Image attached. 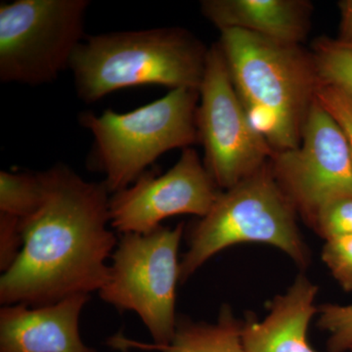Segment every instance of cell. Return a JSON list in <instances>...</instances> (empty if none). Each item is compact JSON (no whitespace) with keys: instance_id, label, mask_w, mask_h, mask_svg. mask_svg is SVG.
<instances>
[{"instance_id":"1","label":"cell","mask_w":352,"mask_h":352,"mask_svg":"<svg viewBox=\"0 0 352 352\" xmlns=\"http://www.w3.org/2000/svg\"><path fill=\"white\" fill-rule=\"evenodd\" d=\"M39 173L43 198L20 220L22 251L0 279L3 305L44 307L100 291L119 243L108 229L105 183L87 182L62 164Z\"/></svg>"},{"instance_id":"2","label":"cell","mask_w":352,"mask_h":352,"mask_svg":"<svg viewBox=\"0 0 352 352\" xmlns=\"http://www.w3.org/2000/svg\"><path fill=\"white\" fill-rule=\"evenodd\" d=\"M219 43L252 126L275 152L298 147L321 85L312 53L236 29Z\"/></svg>"},{"instance_id":"3","label":"cell","mask_w":352,"mask_h":352,"mask_svg":"<svg viewBox=\"0 0 352 352\" xmlns=\"http://www.w3.org/2000/svg\"><path fill=\"white\" fill-rule=\"evenodd\" d=\"M207 48L182 28L88 36L69 64L78 98L87 103L141 85L199 89Z\"/></svg>"},{"instance_id":"4","label":"cell","mask_w":352,"mask_h":352,"mask_svg":"<svg viewBox=\"0 0 352 352\" xmlns=\"http://www.w3.org/2000/svg\"><path fill=\"white\" fill-rule=\"evenodd\" d=\"M298 212L275 179L270 162L231 188L220 191L205 217L190 230L180 263V283L219 252L243 243H261L285 252L300 268L310 252L298 226Z\"/></svg>"},{"instance_id":"5","label":"cell","mask_w":352,"mask_h":352,"mask_svg":"<svg viewBox=\"0 0 352 352\" xmlns=\"http://www.w3.org/2000/svg\"><path fill=\"white\" fill-rule=\"evenodd\" d=\"M199 89L178 88L131 112L80 113V124L94 138L92 161L110 193L126 189L164 153L199 142Z\"/></svg>"},{"instance_id":"6","label":"cell","mask_w":352,"mask_h":352,"mask_svg":"<svg viewBox=\"0 0 352 352\" xmlns=\"http://www.w3.org/2000/svg\"><path fill=\"white\" fill-rule=\"evenodd\" d=\"M184 223L160 226L145 234H122L112 256L102 300L122 311H133L151 333L154 344L175 337L176 287L180 281L178 250Z\"/></svg>"},{"instance_id":"7","label":"cell","mask_w":352,"mask_h":352,"mask_svg":"<svg viewBox=\"0 0 352 352\" xmlns=\"http://www.w3.org/2000/svg\"><path fill=\"white\" fill-rule=\"evenodd\" d=\"M88 0H16L0 6V82L52 83L85 39Z\"/></svg>"},{"instance_id":"8","label":"cell","mask_w":352,"mask_h":352,"mask_svg":"<svg viewBox=\"0 0 352 352\" xmlns=\"http://www.w3.org/2000/svg\"><path fill=\"white\" fill-rule=\"evenodd\" d=\"M197 110L204 164L219 189L231 188L270 163L274 150L252 126L219 43L208 48Z\"/></svg>"},{"instance_id":"9","label":"cell","mask_w":352,"mask_h":352,"mask_svg":"<svg viewBox=\"0 0 352 352\" xmlns=\"http://www.w3.org/2000/svg\"><path fill=\"white\" fill-rule=\"evenodd\" d=\"M270 166L308 226L326 204L352 197V160L346 136L317 99L308 111L300 145L275 152Z\"/></svg>"},{"instance_id":"10","label":"cell","mask_w":352,"mask_h":352,"mask_svg":"<svg viewBox=\"0 0 352 352\" xmlns=\"http://www.w3.org/2000/svg\"><path fill=\"white\" fill-rule=\"evenodd\" d=\"M220 190L193 148L183 150L177 163L162 175L145 171L110 198V224L122 234L151 232L168 217H204Z\"/></svg>"},{"instance_id":"11","label":"cell","mask_w":352,"mask_h":352,"mask_svg":"<svg viewBox=\"0 0 352 352\" xmlns=\"http://www.w3.org/2000/svg\"><path fill=\"white\" fill-rule=\"evenodd\" d=\"M89 296L44 307L4 305L0 310V352H94L80 335V314Z\"/></svg>"},{"instance_id":"12","label":"cell","mask_w":352,"mask_h":352,"mask_svg":"<svg viewBox=\"0 0 352 352\" xmlns=\"http://www.w3.org/2000/svg\"><path fill=\"white\" fill-rule=\"evenodd\" d=\"M201 14L220 32L242 30L288 45H300L310 30L305 0H204Z\"/></svg>"},{"instance_id":"13","label":"cell","mask_w":352,"mask_h":352,"mask_svg":"<svg viewBox=\"0 0 352 352\" xmlns=\"http://www.w3.org/2000/svg\"><path fill=\"white\" fill-rule=\"evenodd\" d=\"M318 286L300 274L270 303L263 321L248 319L243 323L245 352H317L307 340L310 321L318 314L314 302Z\"/></svg>"},{"instance_id":"14","label":"cell","mask_w":352,"mask_h":352,"mask_svg":"<svg viewBox=\"0 0 352 352\" xmlns=\"http://www.w3.org/2000/svg\"><path fill=\"white\" fill-rule=\"evenodd\" d=\"M243 323L232 310L223 307L215 323L193 322L180 318L175 337L166 346L143 344L118 335L110 340L119 349H139L160 352H245L242 340Z\"/></svg>"},{"instance_id":"15","label":"cell","mask_w":352,"mask_h":352,"mask_svg":"<svg viewBox=\"0 0 352 352\" xmlns=\"http://www.w3.org/2000/svg\"><path fill=\"white\" fill-rule=\"evenodd\" d=\"M41 198V173L0 171V214L28 219L36 212Z\"/></svg>"},{"instance_id":"16","label":"cell","mask_w":352,"mask_h":352,"mask_svg":"<svg viewBox=\"0 0 352 352\" xmlns=\"http://www.w3.org/2000/svg\"><path fill=\"white\" fill-rule=\"evenodd\" d=\"M311 53L321 82L352 95V47L338 39L321 38Z\"/></svg>"},{"instance_id":"17","label":"cell","mask_w":352,"mask_h":352,"mask_svg":"<svg viewBox=\"0 0 352 352\" xmlns=\"http://www.w3.org/2000/svg\"><path fill=\"white\" fill-rule=\"evenodd\" d=\"M317 325L329 333L330 352H346L352 349V303H326L318 308Z\"/></svg>"},{"instance_id":"18","label":"cell","mask_w":352,"mask_h":352,"mask_svg":"<svg viewBox=\"0 0 352 352\" xmlns=\"http://www.w3.org/2000/svg\"><path fill=\"white\" fill-rule=\"evenodd\" d=\"M310 227L325 241L352 235V197H340L326 204Z\"/></svg>"},{"instance_id":"19","label":"cell","mask_w":352,"mask_h":352,"mask_svg":"<svg viewBox=\"0 0 352 352\" xmlns=\"http://www.w3.org/2000/svg\"><path fill=\"white\" fill-rule=\"evenodd\" d=\"M322 261L342 289L352 292V235L326 240Z\"/></svg>"},{"instance_id":"20","label":"cell","mask_w":352,"mask_h":352,"mask_svg":"<svg viewBox=\"0 0 352 352\" xmlns=\"http://www.w3.org/2000/svg\"><path fill=\"white\" fill-rule=\"evenodd\" d=\"M316 99L344 132L352 160V95L321 82L317 90Z\"/></svg>"},{"instance_id":"21","label":"cell","mask_w":352,"mask_h":352,"mask_svg":"<svg viewBox=\"0 0 352 352\" xmlns=\"http://www.w3.org/2000/svg\"><path fill=\"white\" fill-rule=\"evenodd\" d=\"M23 240L20 220L0 214V270L6 272L17 261L22 251Z\"/></svg>"},{"instance_id":"22","label":"cell","mask_w":352,"mask_h":352,"mask_svg":"<svg viewBox=\"0 0 352 352\" xmlns=\"http://www.w3.org/2000/svg\"><path fill=\"white\" fill-rule=\"evenodd\" d=\"M340 14V36L338 41L352 47V0L339 3Z\"/></svg>"},{"instance_id":"23","label":"cell","mask_w":352,"mask_h":352,"mask_svg":"<svg viewBox=\"0 0 352 352\" xmlns=\"http://www.w3.org/2000/svg\"><path fill=\"white\" fill-rule=\"evenodd\" d=\"M351 351L352 352V349H351Z\"/></svg>"}]
</instances>
